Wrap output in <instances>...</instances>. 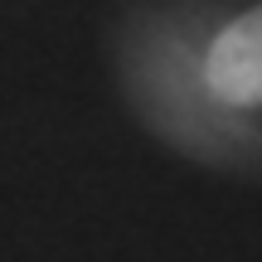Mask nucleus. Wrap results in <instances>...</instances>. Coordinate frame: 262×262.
<instances>
[{"instance_id": "obj_1", "label": "nucleus", "mask_w": 262, "mask_h": 262, "mask_svg": "<svg viewBox=\"0 0 262 262\" xmlns=\"http://www.w3.org/2000/svg\"><path fill=\"white\" fill-rule=\"evenodd\" d=\"M209 93L228 107H262V5L224 25L209 49Z\"/></svg>"}]
</instances>
